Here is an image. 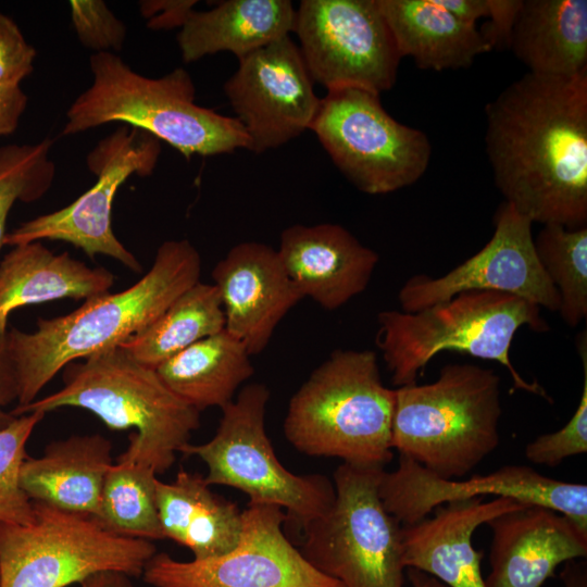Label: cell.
Returning <instances> with one entry per match:
<instances>
[{"label": "cell", "mask_w": 587, "mask_h": 587, "mask_svg": "<svg viewBox=\"0 0 587 587\" xmlns=\"http://www.w3.org/2000/svg\"><path fill=\"white\" fill-rule=\"evenodd\" d=\"M485 121L504 202L532 223L587 226V70L527 72L486 104Z\"/></svg>", "instance_id": "cell-1"}, {"label": "cell", "mask_w": 587, "mask_h": 587, "mask_svg": "<svg viewBox=\"0 0 587 587\" xmlns=\"http://www.w3.org/2000/svg\"><path fill=\"white\" fill-rule=\"evenodd\" d=\"M200 272V254L189 240H166L149 271L128 288L89 298L62 316L39 317L32 333L8 330L5 348L18 385L16 407L35 401L67 364L117 348L143 330L199 282Z\"/></svg>", "instance_id": "cell-2"}, {"label": "cell", "mask_w": 587, "mask_h": 587, "mask_svg": "<svg viewBox=\"0 0 587 587\" xmlns=\"http://www.w3.org/2000/svg\"><path fill=\"white\" fill-rule=\"evenodd\" d=\"M63 386L10 413L20 416L74 407L90 411L111 429L136 432L118 458L167 471L176 452L189 444L200 425V411L176 396L155 369L141 364L122 348L92 354L63 369Z\"/></svg>", "instance_id": "cell-3"}, {"label": "cell", "mask_w": 587, "mask_h": 587, "mask_svg": "<svg viewBox=\"0 0 587 587\" xmlns=\"http://www.w3.org/2000/svg\"><path fill=\"white\" fill-rule=\"evenodd\" d=\"M89 65L92 84L68 108L63 135L116 122L165 141L187 159L248 150V136L235 117L195 102L196 88L186 70L149 78L113 52L93 53Z\"/></svg>", "instance_id": "cell-4"}, {"label": "cell", "mask_w": 587, "mask_h": 587, "mask_svg": "<svg viewBox=\"0 0 587 587\" xmlns=\"http://www.w3.org/2000/svg\"><path fill=\"white\" fill-rule=\"evenodd\" d=\"M377 322L376 345L395 386L416 383L433 358L454 351L500 363L514 389L551 401L545 388L527 382L510 360L520 328L549 329L540 308L524 299L496 291H465L413 313L382 311Z\"/></svg>", "instance_id": "cell-5"}, {"label": "cell", "mask_w": 587, "mask_h": 587, "mask_svg": "<svg viewBox=\"0 0 587 587\" xmlns=\"http://www.w3.org/2000/svg\"><path fill=\"white\" fill-rule=\"evenodd\" d=\"M395 389L380 378L372 350L333 351L289 401L284 434L298 451L383 467L394 457Z\"/></svg>", "instance_id": "cell-6"}, {"label": "cell", "mask_w": 587, "mask_h": 587, "mask_svg": "<svg viewBox=\"0 0 587 587\" xmlns=\"http://www.w3.org/2000/svg\"><path fill=\"white\" fill-rule=\"evenodd\" d=\"M500 377L453 363L429 384L395 389L391 448L444 478H463L500 444Z\"/></svg>", "instance_id": "cell-7"}, {"label": "cell", "mask_w": 587, "mask_h": 587, "mask_svg": "<svg viewBox=\"0 0 587 587\" xmlns=\"http://www.w3.org/2000/svg\"><path fill=\"white\" fill-rule=\"evenodd\" d=\"M383 471L340 464L333 504L302 528L301 554L344 587H404L402 525L380 500Z\"/></svg>", "instance_id": "cell-8"}, {"label": "cell", "mask_w": 587, "mask_h": 587, "mask_svg": "<svg viewBox=\"0 0 587 587\" xmlns=\"http://www.w3.org/2000/svg\"><path fill=\"white\" fill-rule=\"evenodd\" d=\"M268 399L265 385L245 386L222 408L213 438L201 445L189 442L180 452L205 463L208 485L236 488L249 497V503L286 509L287 519L302 529L333 504L334 483L320 474H294L279 462L265 432Z\"/></svg>", "instance_id": "cell-9"}, {"label": "cell", "mask_w": 587, "mask_h": 587, "mask_svg": "<svg viewBox=\"0 0 587 587\" xmlns=\"http://www.w3.org/2000/svg\"><path fill=\"white\" fill-rule=\"evenodd\" d=\"M28 524L0 523V587H66L103 571L141 576L152 541L103 528L91 515L33 501Z\"/></svg>", "instance_id": "cell-10"}, {"label": "cell", "mask_w": 587, "mask_h": 587, "mask_svg": "<svg viewBox=\"0 0 587 587\" xmlns=\"http://www.w3.org/2000/svg\"><path fill=\"white\" fill-rule=\"evenodd\" d=\"M340 173L367 195L416 183L427 171V135L395 120L380 95L360 88L328 90L310 127Z\"/></svg>", "instance_id": "cell-11"}, {"label": "cell", "mask_w": 587, "mask_h": 587, "mask_svg": "<svg viewBox=\"0 0 587 587\" xmlns=\"http://www.w3.org/2000/svg\"><path fill=\"white\" fill-rule=\"evenodd\" d=\"M294 33L312 80L327 91L380 95L396 84L401 58L376 0H302Z\"/></svg>", "instance_id": "cell-12"}, {"label": "cell", "mask_w": 587, "mask_h": 587, "mask_svg": "<svg viewBox=\"0 0 587 587\" xmlns=\"http://www.w3.org/2000/svg\"><path fill=\"white\" fill-rule=\"evenodd\" d=\"M161 153L160 140L129 126H121L89 152L87 165L97 176L92 187L71 204L24 222L7 233L4 245L60 240L88 257L108 255L127 268L140 272L136 257L116 238L112 229V204L121 185L132 175H150Z\"/></svg>", "instance_id": "cell-13"}, {"label": "cell", "mask_w": 587, "mask_h": 587, "mask_svg": "<svg viewBox=\"0 0 587 587\" xmlns=\"http://www.w3.org/2000/svg\"><path fill=\"white\" fill-rule=\"evenodd\" d=\"M286 520L278 505L248 503L239 544L230 552L188 562L155 553L142 579L152 587H344L294 547L283 532Z\"/></svg>", "instance_id": "cell-14"}, {"label": "cell", "mask_w": 587, "mask_h": 587, "mask_svg": "<svg viewBox=\"0 0 587 587\" xmlns=\"http://www.w3.org/2000/svg\"><path fill=\"white\" fill-rule=\"evenodd\" d=\"M378 494L387 512L402 526L413 525L452 501L495 496L552 509L587 530V485L551 478L526 465L451 479L400 455L396 470L382 472Z\"/></svg>", "instance_id": "cell-15"}, {"label": "cell", "mask_w": 587, "mask_h": 587, "mask_svg": "<svg viewBox=\"0 0 587 587\" xmlns=\"http://www.w3.org/2000/svg\"><path fill=\"white\" fill-rule=\"evenodd\" d=\"M532 222L503 202L495 213L490 240L474 255L439 277L409 278L398 292L401 311L413 313L465 291L512 295L551 312L560 296L534 248Z\"/></svg>", "instance_id": "cell-16"}, {"label": "cell", "mask_w": 587, "mask_h": 587, "mask_svg": "<svg viewBox=\"0 0 587 587\" xmlns=\"http://www.w3.org/2000/svg\"><path fill=\"white\" fill-rule=\"evenodd\" d=\"M224 84L253 153L278 148L310 129L321 98L290 35L238 60Z\"/></svg>", "instance_id": "cell-17"}, {"label": "cell", "mask_w": 587, "mask_h": 587, "mask_svg": "<svg viewBox=\"0 0 587 587\" xmlns=\"http://www.w3.org/2000/svg\"><path fill=\"white\" fill-rule=\"evenodd\" d=\"M225 329L250 355L268 345L276 326L303 296L285 271L277 250L258 241L234 246L212 271Z\"/></svg>", "instance_id": "cell-18"}, {"label": "cell", "mask_w": 587, "mask_h": 587, "mask_svg": "<svg viewBox=\"0 0 587 587\" xmlns=\"http://www.w3.org/2000/svg\"><path fill=\"white\" fill-rule=\"evenodd\" d=\"M486 587H541L562 564L587 555V530L565 515L528 504L490 520Z\"/></svg>", "instance_id": "cell-19"}, {"label": "cell", "mask_w": 587, "mask_h": 587, "mask_svg": "<svg viewBox=\"0 0 587 587\" xmlns=\"http://www.w3.org/2000/svg\"><path fill=\"white\" fill-rule=\"evenodd\" d=\"M303 298L334 311L363 292L379 255L339 224H296L282 232L277 250Z\"/></svg>", "instance_id": "cell-20"}, {"label": "cell", "mask_w": 587, "mask_h": 587, "mask_svg": "<svg viewBox=\"0 0 587 587\" xmlns=\"http://www.w3.org/2000/svg\"><path fill=\"white\" fill-rule=\"evenodd\" d=\"M528 504L511 498L484 497L459 500L436 508L433 516L402 526V562L448 587H486L483 552L473 546V534L496 516Z\"/></svg>", "instance_id": "cell-21"}, {"label": "cell", "mask_w": 587, "mask_h": 587, "mask_svg": "<svg viewBox=\"0 0 587 587\" xmlns=\"http://www.w3.org/2000/svg\"><path fill=\"white\" fill-rule=\"evenodd\" d=\"M113 465L112 445L99 435H73L26 458L20 483L32 501L97 516L104 477Z\"/></svg>", "instance_id": "cell-22"}, {"label": "cell", "mask_w": 587, "mask_h": 587, "mask_svg": "<svg viewBox=\"0 0 587 587\" xmlns=\"http://www.w3.org/2000/svg\"><path fill=\"white\" fill-rule=\"evenodd\" d=\"M114 275L68 252L55 254L40 241L13 246L0 262V339L16 309L64 298L87 300L108 292Z\"/></svg>", "instance_id": "cell-23"}, {"label": "cell", "mask_w": 587, "mask_h": 587, "mask_svg": "<svg viewBox=\"0 0 587 587\" xmlns=\"http://www.w3.org/2000/svg\"><path fill=\"white\" fill-rule=\"evenodd\" d=\"M157 507L165 538L188 548L195 560L230 552L242 533V511L210 489L204 476L180 470L174 482H157Z\"/></svg>", "instance_id": "cell-24"}, {"label": "cell", "mask_w": 587, "mask_h": 587, "mask_svg": "<svg viewBox=\"0 0 587 587\" xmlns=\"http://www.w3.org/2000/svg\"><path fill=\"white\" fill-rule=\"evenodd\" d=\"M289 0H226L208 11H193L177 34L185 63L222 51L238 60L295 30Z\"/></svg>", "instance_id": "cell-25"}, {"label": "cell", "mask_w": 587, "mask_h": 587, "mask_svg": "<svg viewBox=\"0 0 587 587\" xmlns=\"http://www.w3.org/2000/svg\"><path fill=\"white\" fill-rule=\"evenodd\" d=\"M402 59L410 57L421 70L470 67L491 51L476 26L465 24L435 0H376Z\"/></svg>", "instance_id": "cell-26"}, {"label": "cell", "mask_w": 587, "mask_h": 587, "mask_svg": "<svg viewBox=\"0 0 587 587\" xmlns=\"http://www.w3.org/2000/svg\"><path fill=\"white\" fill-rule=\"evenodd\" d=\"M509 49L534 74L586 71L587 1L523 0Z\"/></svg>", "instance_id": "cell-27"}, {"label": "cell", "mask_w": 587, "mask_h": 587, "mask_svg": "<svg viewBox=\"0 0 587 587\" xmlns=\"http://www.w3.org/2000/svg\"><path fill=\"white\" fill-rule=\"evenodd\" d=\"M155 371L176 396L202 411L229 403L254 367L245 345L224 328L176 353Z\"/></svg>", "instance_id": "cell-28"}, {"label": "cell", "mask_w": 587, "mask_h": 587, "mask_svg": "<svg viewBox=\"0 0 587 587\" xmlns=\"http://www.w3.org/2000/svg\"><path fill=\"white\" fill-rule=\"evenodd\" d=\"M225 328L217 288L200 280L182 294L153 323L120 348L155 369L192 344Z\"/></svg>", "instance_id": "cell-29"}, {"label": "cell", "mask_w": 587, "mask_h": 587, "mask_svg": "<svg viewBox=\"0 0 587 587\" xmlns=\"http://www.w3.org/2000/svg\"><path fill=\"white\" fill-rule=\"evenodd\" d=\"M157 473L117 458L104 477L95 517L107 530L143 540L164 539L157 507Z\"/></svg>", "instance_id": "cell-30"}, {"label": "cell", "mask_w": 587, "mask_h": 587, "mask_svg": "<svg viewBox=\"0 0 587 587\" xmlns=\"http://www.w3.org/2000/svg\"><path fill=\"white\" fill-rule=\"evenodd\" d=\"M539 263L560 296V314L570 327L587 316V226L542 225L534 238Z\"/></svg>", "instance_id": "cell-31"}, {"label": "cell", "mask_w": 587, "mask_h": 587, "mask_svg": "<svg viewBox=\"0 0 587 587\" xmlns=\"http://www.w3.org/2000/svg\"><path fill=\"white\" fill-rule=\"evenodd\" d=\"M51 140L0 147V250L7 218L16 201L32 202L50 188L55 167L49 159Z\"/></svg>", "instance_id": "cell-32"}, {"label": "cell", "mask_w": 587, "mask_h": 587, "mask_svg": "<svg viewBox=\"0 0 587 587\" xmlns=\"http://www.w3.org/2000/svg\"><path fill=\"white\" fill-rule=\"evenodd\" d=\"M43 412L15 416L0 430V523L28 524L34 520L33 501L21 487V469L26 460V442Z\"/></svg>", "instance_id": "cell-33"}, {"label": "cell", "mask_w": 587, "mask_h": 587, "mask_svg": "<svg viewBox=\"0 0 587 587\" xmlns=\"http://www.w3.org/2000/svg\"><path fill=\"white\" fill-rule=\"evenodd\" d=\"M577 351L584 370L578 405L567 423L557 432L542 434L525 447L526 459L534 464L557 466L565 459L587 452V337H577Z\"/></svg>", "instance_id": "cell-34"}, {"label": "cell", "mask_w": 587, "mask_h": 587, "mask_svg": "<svg viewBox=\"0 0 587 587\" xmlns=\"http://www.w3.org/2000/svg\"><path fill=\"white\" fill-rule=\"evenodd\" d=\"M71 18L79 41L96 52L122 49L126 26L102 0L70 1Z\"/></svg>", "instance_id": "cell-35"}, {"label": "cell", "mask_w": 587, "mask_h": 587, "mask_svg": "<svg viewBox=\"0 0 587 587\" xmlns=\"http://www.w3.org/2000/svg\"><path fill=\"white\" fill-rule=\"evenodd\" d=\"M35 58L16 23L0 13V85H20L33 72Z\"/></svg>", "instance_id": "cell-36"}, {"label": "cell", "mask_w": 587, "mask_h": 587, "mask_svg": "<svg viewBox=\"0 0 587 587\" xmlns=\"http://www.w3.org/2000/svg\"><path fill=\"white\" fill-rule=\"evenodd\" d=\"M523 0H487L488 18L479 32L491 50L509 49Z\"/></svg>", "instance_id": "cell-37"}, {"label": "cell", "mask_w": 587, "mask_h": 587, "mask_svg": "<svg viewBox=\"0 0 587 587\" xmlns=\"http://www.w3.org/2000/svg\"><path fill=\"white\" fill-rule=\"evenodd\" d=\"M196 0H149L139 4L140 13L153 30L182 28L193 12Z\"/></svg>", "instance_id": "cell-38"}, {"label": "cell", "mask_w": 587, "mask_h": 587, "mask_svg": "<svg viewBox=\"0 0 587 587\" xmlns=\"http://www.w3.org/2000/svg\"><path fill=\"white\" fill-rule=\"evenodd\" d=\"M27 105L20 85H0V136L15 132Z\"/></svg>", "instance_id": "cell-39"}, {"label": "cell", "mask_w": 587, "mask_h": 587, "mask_svg": "<svg viewBox=\"0 0 587 587\" xmlns=\"http://www.w3.org/2000/svg\"><path fill=\"white\" fill-rule=\"evenodd\" d=\"M18 398V385L13 364L7 352L4 338L0 339V430L13 422L15 416L4 409Z\"/></svg>", "instance_id": "cell-40"}, {"label": "cell", "mask_w": 587, "mask_h": 587, "mask_svg": "<svg viewBox=\"0 0 587 587\" xmlns=\"http://www.w3.org/2000/svg\"><path fill=\"white\" fill-rule=\"evenodd\" d=\"M435 2L461 22L476 26L482 17H488L487 0H435Z\"/></svg>", "instance_id": "cell-41"}, {"label": "cell", "mask_w": 587, "mask_h": 587, "mask_svg": "<svg viewBox=\"0 0 587 587\" xmlns=\"http://www.w3.org/2000/svg\"><path fill=\"white\" fill-rule=\"evenodd\" d=\"M80 587H134L128 575L116 571H103L79 583Z\"/></svg>", "instance_id": "cell-42"}, {"label": "cell", "mask_w": 587, "mask_h": 587, "mask_svg": "<svg viewBox=\"0 0 587 587\" xmlns=\"http://www.w3.org/2000/svg\"><path fill=\"white\" fill-rule=\"evenodd\" d=\"M561 578L564 587H587L586 571L582 565L572 561L566 563V566L561 573Z\"/></svg>", "instance_id": "cell-43"}, {"label": "cell", "mask_w": 587, "mask_h": 587, "mask_svg": "<svg viewBox=\"0 0 587 587\" xmlns=\"http://www.w3.org/2000/svg\"><path fill=\"white\" fill-rule=\"evenodd\" d=\"M407 576L412 587H448L437 578L413 569H407Z\"/></svg>", "instance_id": "cell-44"}, {"label": "cell", "mask_w": 587, "mask_h": 587, "mask_svg": "<svg viewBox=\"0 0 587 587\" xmlns=\"http://www.w3.org/2000/svg\"><path fill=\"white\" fill-rule=\"evenodd\" d=\"M0 586H1V576H0Z\"/></svg>", "instance_id": "cell-45"}]
</instances>
